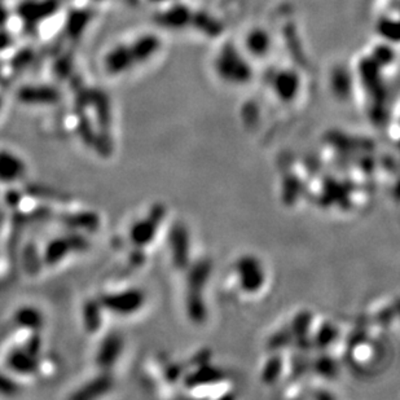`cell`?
Returning <instances> with one entry per match:
<instances>
[{
    "label": "cell",
    "instance_id": "cell-1",
    "mask_svg": "<svg viewBox=\"0 0 400 400\" xmlns=\"http://www.w3.org/2000/svg\"><path fill=\"white\" fill-rule=\"evenodd\" d=\"M28 174V164L8 149L0 151V183L13 184L21 180Z\"/></svg>",
    "mask_w": 400,
    "mask_h": 400
},
{
    "label": "cell",
    "instance_id": "cell-2",
    "mask_svg": "<svg viewBox=\"0 0 400 400\" xmlns=\"http://www.w3.org/2000/svg\"><path fill=\"white\" fill-rule=\"evenodd\" d=\"M137 293L134 291H125V293H118L113 295H107L104 298V305L109 306L108 309H113L114 312L118 314H128L134 312L137 309L139 298Z\"/></svg>",
    "mask_w": 400,
    "mask_h": 400
},
{
    "label": "cell",
    "instance_id": "cell-3",
    "mask_svg": "<svg viewBox=\"0 0 400 400\" xmlns=\"http://www.w3.org/2000/svg\"><path fill=\"white\" fill-rule=\"evenodd\" d=\"M1 108H3V100H1V98H0V111H1Z\"/></svg>",
    "mask_w": 400,
    "mask_h": 400
}]
</instances>
